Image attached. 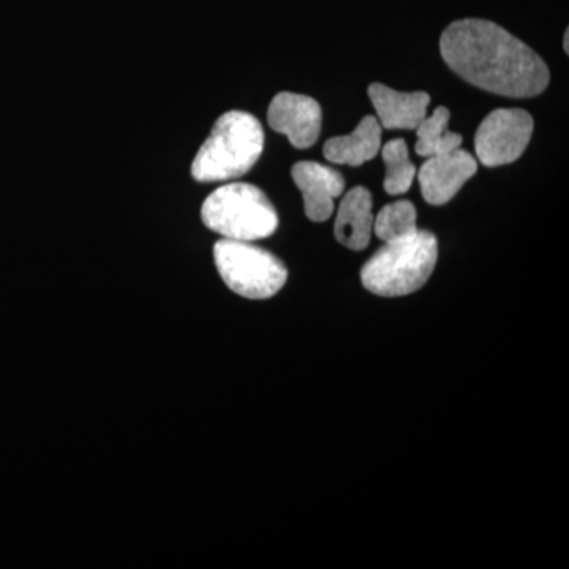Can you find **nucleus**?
<instances>
[{
	"instance_id": "16",
	"label": "nucleus",
	"mask_w": 569,
	"mask_h": 569,
	"mask_svg": "<svg viewBox=\"0 0 569 569\" xmlns=\"http://www.w3.org/2000/svg\"><path fill=\"white\" fill-rule=\"evenodd\" d=\"M568 33H569L568 31L565 32V51H567V52H568Z\"/></svg>"
},
{
	"instance_id": "10",
	"label": "nucleus",
	"mask_w": 569,
	"mask_h": 569,
	"mask_svg": "<svg viewBox=\"0 0 569 569\" xmlns=\"http://www.w3.org/2000/svg\"><path fill=\"white\" fill-rule=\"evenodd\" d=\"M369 97L381 127L388 130H415L427 116L430 103L426 92H397L388 86L373 82Z\"/></svg>"
},
{
	"instance_id": "9",
	"label": "nucleus",
	"mask_w": 569,
	"mask_h": 569,
	"mask_svg": "<svg viewBox=\"0 0 569 569\" xmlns=\"http://www.w3.org/2000/svg\"><path fill=\"white\" fill-rule=\"evenodd\" d=\"M305 198L307 219L326 222L335 212V200L346 192V179L337 170L317 162H299L291 170Z\"/></svg>"
},
{
	"instance_id": "5",
	"label": "nucleus",
	"mask_w": 569,
	"mask_h": 569,
	"mask_svg": "<svg viewBox=\"0 0 569 569\" xmlns=\"http://www.w3.org/2000/svg\"><path fill=\"white\" fill-rule=\"evenodd\" d=\"M213 261L224 284L247 299H269L287 283V266L252 242L220 239L213 246Z\"/></svg>"
},
{
	"instance_id": "6",
	"label": "nucleus",
	"mask_w": 569,
	"mask_h": 569,
	"mask_svg": "<svg viewBox=\"0 0 569 569\" xmlns=\"http://www.w3.org/2000/svg\"><path fill=\"white\" fill-rule=\"evenodd\" d=\"M533 118L519 108L490 112L475 134V151L485 167H503L520 159L533 134Z\"/></svg>"
},
{
	"instance_id": "2",
	"label": "nucleus",
	"mask_w": 569,
	"mask_h": 569,
	"mask_svg": "<svg viewBox=\"0 0 569 569\" xmlns=\"http://www.w3.org/2000/svg\"><path fill=\"white\" fill-rule=\"evenodd\" d=\"M263 148V127L254 116L244 111L224 112L194 157L193 179L224 182L242 178L260 160Z\"/></svg>"
},
{
	"instance_id": "1",
	"label": "nucleus",
	"mask_w": 569,
	"mask_h": 569,
	"mask_svg": "<svg viewBox=\"0 0 569 569\" xmlns=\"http://www.w3.org/2000/svg\"><path fill=\"white\" fill-rule=\"evenodd\" d=\"M440 52L449 69L486 92L530 99L549 86L541 56L496 22L475 18L452 22L441 33Z\"/></svg>"
},
{
	"instance_id": "4",
	"label": "nucleus",
	"mask_w": 569,
	"mask_h": 569,
	"mask_svg": "<svg viewBox=\"0 0 569 569\" xmlns=\"http://www.w3.org/2000/svg\"><path fill=\"white\" fill-rule=\"evenodd\" d=\"M201 219L213 233L231 241H260L279 227V216L263 190L244 182L213 190L201 208Z\"/></svg>"
},
{
	"instance_id": "3",
	"label": "nucleus",
	"mask_w": 569,
	"mask_h": 569,
	"mask_svg": "<svg viewBox=\"0 0 569 569\" xmlns=\"http://www.w3.org/2000/svg\"><path fill=\"white\" fill-rule=\"evenodd\" d=\"M438 260L436 234L417 230L385 246L361 269V282L381 298H400L421 290Z\"/></svg>"
},
{
	"instance_id": "11",
	"label": "nucleus",
	"mask_w": 569,
	"mask_h": 569,
	"mask_svg": "<svg viewBox=\"0 0 569 569\" xmlns=\"http://www.w3.org/2000/svg\"><path fill=\"white\" fill-rule=\"evenodd\" d=\"M372 208V194L366 187H355L342 198L335 223L339 244L355 252L367 249L373 233Z\"/></svg>"
},
{
	"instance_id": "15",
	"label": "nucleus",
	"mask_w": 569,
	"mask_h": 569,
	"mask_svg": "<svg viewBox=\"0 0 569 569\" xmlns=\"http://www.w3.org/2000/svg\"><path fill=\"white\" fill-rule=\"evenodd\" d=\"M417 217V208L411 201L387 204L373 219V233L383 242L407 238L418 230Z\"/></svg>"
},
{
	"instance_id": "12",
	"label": "nucleus",
	"mask_w": 569,
	"mask_h": 569,
	"mask_svg": "<svg viewBox=\"0 0 569 569\" xmlns=\"http://www.w3.org/2000/svg\"><path fill=\"white\" fill-rule=\"evenodd\" d=\"M381 149V126L373 116H366L353 133L331 138L325 142L326 160L336 164L361 167L376 159Z\"/></svg>"
},
{
	"instance_id": "14",
	"label": "nucleus",
	"mask_w": 569,
	"mask_h": 569,
	"mask_svg": "<svg viewBox=\"0 0 569 569\" xmlns=\"http://www.w3.org/2000/svg\"><path fill=\"white\" fill-rule=\"evenodd\" d=\"M381 157H383L387 174H385L383 189L389 194H403L410 190L411 183L417 176V167L411 162L408 156L406 140L388 141L381 146Z\"/></svg>"
},
{
	"instance_id": "8",
	"label": "nucleus",
	"mask_w": 569,
	"mask_h": 569,
	"mask_svg": "<svg viewBox=\"0 0 569 569\" xmlns=\"http://www.w3.org/2000/svg\"><path fill=\"white\" fill-rule=\"evenodd\" d=\"M477 173V160L462 148L429 157L418 173L422 198L432 206L447 204Z\"/></svg>"
},
{
	"instance_id": "7",
	"label": "nucleus",
	"mask_w": 569,
	"mask_h": 569,
	"mask_svg": "<svg viewBox=\"0 0 569 569\" xmlns=\"http://www.w3.org/2000/svg\"><path fill=\"white\" fill-rule=\"evenodd\" d=\"M268 122L298 149L312 148L320 138L323 112L316 99L301 93H277L269 104Z\"/></svg>"
},
{
	"instance_id": "13",
	"label": "nucleus",
	"mask_w": 569,
	"mask_h": 569,
	"mask_svg": "<svg viewBox=\"0 0 569 569\" xmlns=\"http://www.w3.org/2000/svg\"><path fill=\"white\" fill-rule=\"evenodd\" d=\"M449 118H451V112H449L448 108L438 107L432 112V116H429V118L426 116L417 129H415L418 134L415 151H417L419 157L429 159V157L456 151V149L462 146V137L448 130Z\"/></svg>"
}]
</instances>
